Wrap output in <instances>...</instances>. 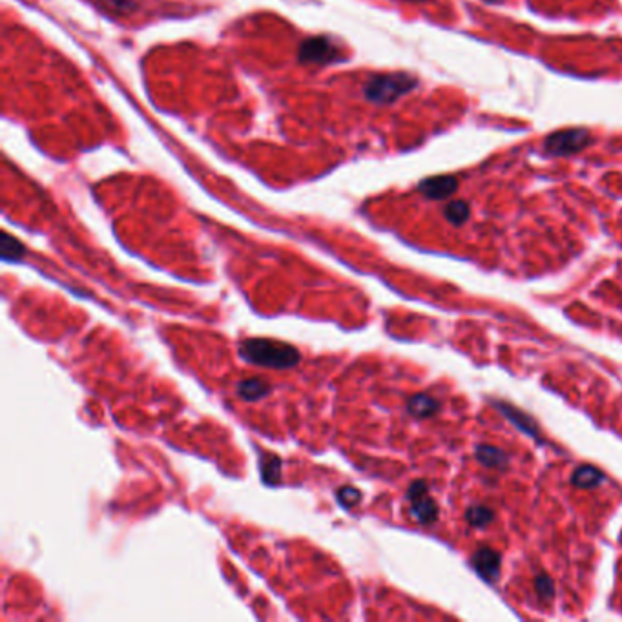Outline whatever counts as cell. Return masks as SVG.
I'll return each mask as SVG.
<instances>
[{"label": "cell", "instance_id": "cell-10", "mask_svg": "<svg viewBox=\"0 0 622 622\" xmlns=\"http://www.w3.org/2000/svg\"><path fill=\"white\" fill-rule=\"evenodd\" d=\"M476 458L487 467H496V469H504L507 465V454L496 447H489V445H480L476 449Z\"/></svg>", "mask_w": 622, "mask_h": 622}, {"label": "cell", "instance_id": "cell-3", "mask_svg": "<svg viewBox=\"0 0 622 622\" xmlns=\"http://www.w3.org/2000/svg\"><path fill=\"white\" fill-rule=\"evenodd\" d=\"M592 144V133L586 128H566L547 135L544 141V152L553 157H567L582 152Z\"/></svg>", "mask_w": 622, "mask_h": 622}, {"label": "cell", "instance_id": "cell-12", "mask_svg": "<svg viewBox=\"0 0 622 622\" xmlns=\"http://www.w3.org/2000/svg\"><path fill=\"white\" fill-rule=\"evenodd\" d=\"M444 215L449 223L454 224V226H460V224H464L465 221L469 220V204L465 203V201H451V203L445 204Z\"/></svg>", "mask_w": 622, "mask_h": 622}, {"label": "cell", "instance_id": "cell-7", "mask_svg": "<svg viewBox=\"0 0 622 622\" xmlns=\"http://www.w3.org/2000/svg\"><path fill=\"white\" fill-rule=\"evenodd\" d=\"M473 567L484 581L495 582L500 576V555L489 547H480L473 556Z\"/></svg>", "mask_w": 622, "mask_h": 622}, {"label": "cell", "instance_id": "cell-15", "mask_svg": "<svg viewBox=\"0 0 622 622\" xmlns=\"http://www.w3.org/2000/svg\"><path fill=\"white\" fill-rule=\"evenodd\" d=\"M24 254V246L10 234H2V257L4 260H19Z\"/></svg>", "mask_w": 622, "mask_h": 622}, {"label": "cell", "instance_id": "cell-8", "mask_svg": "<svg viewBox=\"0 0 622 622\" xmlns=\"http://www.w3.org/2000/svg\"><path fill=\"white\" fill-rule=\"evenodd\" d=\"M604 473L599 471L597 467L593 465H581L579 469L573 473L572 482L576 487H582V489H593V487H599V485L604 482Z\"/></svg>", "mask_w": 622, "mask_h": 622}, {"label": "cell", "instance_id": "cell-13", "mask_svg": "<svg viewBox=\"0 0 622 622\" xmlns=\"http://www.w3.org/2000/svg\"><path fill=\"white\" fill-rule=\"evenodd\" d=\"M237 394L246 402L260 400L266 394V385L261 380H245L237 385Z\"/></svg>", "mask_w": 622, "mask_h": 622}, {"label": "cell", "instance_id": "cell-16", "mask_svg": "<svg viewBox=\"0 0 622 622\" xmlns=\"http://www.w3.org/2000/svg\"><path fill=\"white\" fill-rule=\"evenodd\" d=\"M535 590L536 593L541 595L544 601H551L553 595H555V586H553V581H551L547 575H538L535 579Z\"/></svg>", "mask_w": 622, "mask_h": 622}, {"label": "cell", "instance_id": "cell-11", "mask_svg": "<svg viewBox=\"0 0 622 622\" xmlns=\"http://www.w3.org/2000/svg\"><path fill=\"white\" fill-rule=\"evenodd\" d=\"M496 407H498L500 411H502V413H504L505 416L511 420V422L515 423L516 427H521L522 431H525V433L531 434V436H536V434H538V431H536V425L535 423H531L529 416H525V414L521 413V411H516V409L509 407L507 403H496Z\"/></svg>", "mask_w": 622, "mask_h": 622}, {"label": "cell", "instance_id": "cell-2", "mask_svg": "<svg viewBox=\"0 0 622 622\" xmlns=\"http://www.w3.org/2000/svg\"><path fill=\"white\" fill-rule=\"evenodd\" d=\"M418 86V79L409 73H387L371 77L363 88L365 97L376 104H391L400 97L413 92Z\"/></svg>", "mask_w": 622, "mask_h": 622}, {"label": "cell", "instance_id": "cell-14", "mask_svg": "<svg viewBox=\"0 0 622 622\" xmlns=\"http://www.w3.org/2000/svg\"><path fill=\"white\" fill-rule=\"evenodd\" d=\"M465 518H467V522H469L471 525H474V527H485V525L495 518V513H493V509H489V507H485V505H473V507H469L467 513H465Z\"/></svg>", "mask_w": 622, "mask_h": 622}, {"label": "cell", "instance_id": "cell-1", "mask_svg": "<svg viewBox=\"0 0 622 622\" xmlns=\"http://www.w3.org/2000/svg\"><path fill=\"white\" fill-rule=\"evenodd\" d=\"M240 354L249 362L266 369H291L300 362V351L286 343L274 340H246L240 349Z\"/></svg>", "mask_w": 622, "mask_h": 622}, {"label": "cell", "instance_id": "cell-4", "mask_svg": "<svg viewBox=\"0 0 622 622\" xmlns=\"http://www.w3.org/2000/svg\"><path fill=\"white\" fill-rule=\"evenodd\" d=\"M407 498L411 500V515L420 524L429 525L438 518V505L427 495V484L423 480H416L411 484Z\"/></svg>", "mask_w": 622, "mask_h": 622}, {"label": "cell", "instance_id": "cell-19", "mask_svg": "<svg viewBox=\"0 0 622 622\" xmlns=\"http://www.w3.org/2000/svg\"><path fill=\"white\" fill-rule=\"evenodd\" d=\"M485 2H489V4H500L502 0H485Z\"/></svg>", "mask_w": 622, "mask_h": 622}, {"label": "cell", "instance_id": "cell-5", "mask_svg": "<svg viewBox=\"0 0 622 622\" xmlns=\"http://www.w3.org/2000/svg\"><path fill=\"white\" fill-rule=\"evenodd\" d=\"M338 59V48L327 37H314L301 44L300 61L303 62H332Z\"/></svg>", "mask_w": 622, "mask_h": 622}, {"label": "cell", "instance_id": "cell-20", "mask_svg": "<svg viewBox=\"0 0 622 622\" xmlns=\"http://www.w3.org/2000/svg\"><path fill=\"white\" fill-rule=\"evenodd\" d=\"M416 2H423V0H416Z\"/></svg>", "mask_w": 622, "mask_h": 622}, {"label": "cell", "instance_id": "cell-18", "mask_svg": "<svg viewBox=\"0 0 622 622\" xmlns=\"http://www.w3.org/2000/svg\"><path fill=\"white\" fill-rule=\"evenodd\" d=\"M102 2H104L108 8H112V10L115 11H121V13H123V11H130L133 8V4L130 0H102Z\"/></svg>", "mask_w": 622, "mask_h": 622}, {"label": "cell", "instance_id": "cell-6", "mask_svg": "<svg viewBox=\"0 0 622 622\" xmlns=\"http://www.w3.org/2000/svg\"><path fill=\"white\" fill-rule=\"evenodd\" d=\"M458 190V179L454 175H434V177L423 179L418 184V192L427 200H447Z\"/></svg>", "mask_w": 622, "mask_h": 622}, {"label": "cell", "instance_id": "cell-9", "mask_svg": "<svg viewBox=\"0 0 622 622\" xmlns=\"http://www.w3.org/2000/svg\"><path fill=\"white\" fill-rule=\"evenodd\" d=\"M409 413L416 418H429L440 411V403L427 394H416L407 402Z\"/></svg>", "mask_w": 622, "mask_h": 622}, {"label": "cell", "instance_id": "cell-17", "mask_svg": "<svg viewBox=\"0 0 622 622\" xmlns=\"http://www.w3.org/2000/svg\"><path fill=\"white\" fill-rule=\"evenodd\" d=\"M338 498L342 502L343 505H354L356 502H360L362 495H360V491L358 489H352V487H345L338 493Z\"/></svg>", "mask_w": 622, "mask_h": 622}]
</instances>
